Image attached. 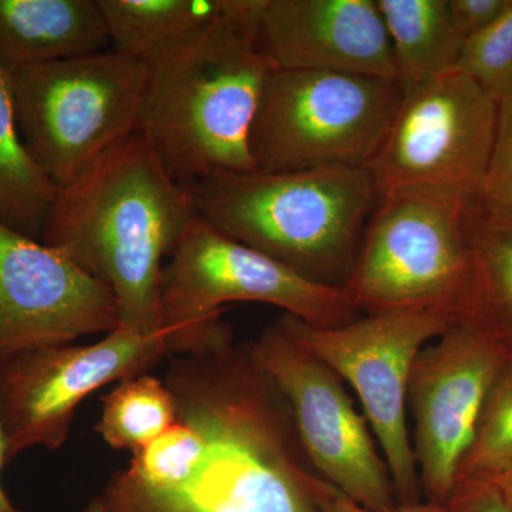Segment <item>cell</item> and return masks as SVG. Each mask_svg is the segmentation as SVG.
Segmentation results:
<instances>
[{"label": "cell", "instance_id": "8992f818", "mask_svg": "<svg viewBox=\"0 0 512 512\" xmlns=\"http://www.w3.org/2000/svg\"><path fill=\"white\" fill-rule=\"evenodd\" d=\"M478 198L437 190L379 195L342 289L357 313L441 309L460 316Z\"/></svg>", "mask_w": 512, "mask_h": 512}, {"label": "cell", "instance_id": "d6986e66", "mask_svg": "<svg viewBox=\"0 0 512 512\" xmlns=\"http://www.w3.org/2000/svg\"><path fill=\"white\" fill-rule=\"evenodd\" d=\"M471 276L457 322L487 330L512 350V221L473 205Z\"/></svg>", "mask_w": 512, "mask_h": 512}, {"label": "cell", "instance_id": "52a82bcc", "mask_svg": "<svg viewBox=\"0 0 512 512\" xmlns=\"http://www.w3.org/2000/svg\"><path fill=\"white\" fill-rule=\"evenodd\" d=\"M10 74L25 146L59 188L140 128L148 67L136 57L109 49Z\"/></svg>", "mask_w": 512, "mask_h": 512}, {"label": "cell", "instance_id": "7402d4cb", "mask_svg": "<svg viewBox=\"0 0 512 512\" xmlns=\"http://www.w3.org/2000/svg\"><path fill=\"white\" fill-rule=\"evenodd\" d=\"M512 467V350L495 377L458 481H490ZM456 483V484H457Z\"/></svg>", "mask_w": 512, "mask_h": 512}, {"label": "cell", "instance_id": "e0dca14e", "mask_svg": "<svg viewBox=\"0 0 512 512\" xmlns=\"http://www.w3.org/2000/svg\"><path fill=\"white\" fill-rule=\"evenodd\" d=\"M111 49L148 62L227 18L228 0H97Z\"/></svg>", "mask_w": 512, "mask_h": 512}, {"label": "cell", "instance_id": "9a60e30c", "mask_svg": "<svg viewBox=\"0 0 512 512\" xmlns=\"http://www.w3.org/2000/svg\"><path fill=\"white\" fill-rule=\"evenodd\" d=\"M259 46L275 69L397 82L377 0H266Z\"/></svg>", "mask_w": 512, "mask_h": 512}, {"label": "cell", "instance_id": "4dcf8cb0", "mask_svg": "<svg viewBox=\"0 0 512 512\" xmlns=\"http://www.w3.org/2000/svg\"><path fill=\"white\" fill-rule=\"evenodd\" d=\"M83 512H86V511H83Z\"/></svg>", "mask_w": 512, "mask_h": 512}, {"label": "cell", "instance_id": "277c9868", "mask_svg": "<svg viewBox=\"0 0 512 512\" xmlns=\"http://www.w3.org/2000/svg\"><path fill=\"white\" fill-rule=\"evenodd\" d=\"M198 215L296 272L339 286L379 201L366 167L217 173L191 185Z\"/></svg>", "mask_w": 512, "mask_h": 512}, {"label": "cell", "instance_id": "7a4b0ae2", "mask_svg": "<svg viewBox=\"0 0 512 512\" xmlns=\"http://www.w3.org/2000/svg\"><path fill=\"white\" fill-rule=\"evenodd\" d=\"M195 217L191 188L171 178L137 131L59 188L42 242L109 286L121 326L161 332L163 261Z\"/></svg>", "mask_w": 512, "mask_h": 512}, {"label": "cell", "instance_id": "3957f363", "mask_svg": "<svg viewBox=\"0 0 512 512\" xmlns=\"http://www.w3.org/2000/svg\"><path fill=\"white\" fill-rule=\"evenodd\" d=\"M140 131L174 181L252 173L251 133L275 66L245 25L241 0L227 18L148 60Z\"/></svg>", "mask_w": 512, "mask_h": 512}, {"label": "cell", "instance_id": "83f0119b", "mask_svg": "<svg viewBox=\"0 0 512 512\" xmlns=\"http://www.w3.org/2000/svg\"><path fill=\"white\" fill-rule=\"evenodd\" d=\"M323 512H375L365 510V508L359 507L348 498L343 497L339 491L333 488L332 493L329 494L328 500L323 505ZM386 512H451L448 510L446 505L431 504V503H419L413 505H404V507L394 508L392 511Z\"/></svg>", "mask_w": 512, "mask_h": 512}, {"label": "cell", "instance_id": "d4e9b609", "mask_svg": "<svg viewBox=\"0 0 512 512\" xmlns=\"http://www.w3.org/2000/svg\"><path fill=\"white\" fill-rule=\"evenodd\" d=\"M497 101L493 153L478 204L488 214L512 221V86Z\"/></svg>", "mask_w": 512, "mask_h": 512}, {"label": "cell", "instance_id": "4316f807", "mask_svg": "<svg viewBox=\"0 0 512 512\" xmlns=\"http://www.w3.org/2000/svg\"><path fill=\"white\" fill-rule=\"evenodd\" d=\"M446 507L451 512H511L493 485L485 481H458Z\"/></svg>", "mask_w": 512, "mask_h": 512}, {"label": "cell", "instance_id": "ba28073f", "mask_svg": "<svg viewBox=\"0 0 512 512\" xmlns=\"http://www.w3.org/2000/svg\"><path fill=\"white\" fill-rule=\"evenodd\" d=\"M402 99V86L393 80L275 69L252 127L255 171L367 168Z\"/></svg>", "mask_w": 512, "mask_h": 512}, {"label": "cell", "instance_id": "f546056e", "mask_svg": "<svg viewBox=\"0 0 512 512\" xmlns=\"http://www.w3.org/2000/svg\"><path fill=\"white\" fill-rule=\"evenodd\" d=\"M485 483L493 485L501 500L507 505L508 510L512 512V467L505 470L500 476L494 477L493 480L485 481Z\"/></svg>", "mask_w": 512, "mask_h": 512}, {"label": "cell", "instance_id": "30bf717a", "mask_svg": "<svg viewBox=\"0 0 512 512\" xmlns=\"http://www.w3.org/2000/svg\"><path fill=\"white\" fill-rule=\"evenodd\" d=\"M498 101L463 70L410 89L367 170L379 195L437 190L480 197L493 153Z\"/></svg>", "mask_w": 512, "mask_h": 512}, {"label": "cell", "instance_id": "5bb4252c", "mask_svg": "<svg viewBox=\"0 0 512 512\" xmlns=\"http://www.w3.org/2000/svg\"><path fill=\"white\" fill-rule=\"evenodd\" d=\"M113 291L60 251L0 224V365L119 328Z\"/></svg>", "mask_w": 512, "mask_h": 512}, {"label": "cell", "instance_id": "6da1fadb", "mask_svg": "<svg viewBox=\"0 0 512 512\" xmlns=\"http://www.w3.org/2000/svg\"><path fill=\"white\" fill-rule=\"evenodd\" d=\"M165 383L178 416L207 437L184 483L148 490L120 471L86 512H323L332 485L299 466L289 443L288 404L251 352L222 348L171 357Z\"/></svg>", "mask_w": 512, "mask_h": 512}, {"label": "cell", "instance_id": "7c38bea8", "mask_svg": "<svg viewBox=\"0 0 512 512\" xmlns=\"http://www.w3.org/2000/svg\"><path fill=\"white\" fill-rule=\"evenodd\" d=\"M256 363L284 397L306 454L336 491L375 512L397 508L386 461L339 376L276 320L251 343Z\"/></svg>", "mask_w": 512, "mask_h": 512}, {"label": "cell", "instance_id": "ac0fdd59", "mask_svg": "<svg viewBox=\"0 0 512 512\" xmlns=\"http://www.w3.org/2000/svg\"><path fill=\"white\" fill-rule=\"evenodd\" d=\"M377 6L403 90L457 66L464 40L454 28L448 0H377Z\"/></svg>", "mask_w": 512, "mask_h": 512}, {"label": "cell", "instance_id": "44dd1931", "mask_svg": "<svg viewBox=\"0 0 512 512\" xmlns=\"http://www.w3.org/2000/svg\"><path fill=\"white\" fill-rule=\"evenodd\" d=\"M100 402L103 407L94 430L107 446L131 454L180 420L167 383L150 373L120 380Z\"/></svg>", "mask_w": 512, "mask_h": 512}, {"label": "cell", "instance_id": "603a6c76", "mask_svg": "<svg viewBox=\"0 0 512 512\" xmlns=\"http://www.w3.org/2000/svg\"><path fill=\"white\" fill-rule=\"evenodd\" d=\"M207 437L194 421L181 417L174 426L131 454L121 476L148 490H168L184 483L200 466Z\"/></svg>", "mask_w": 512, "mask_h": 512}, {"label": "cell", "instance_id": "5b68a950", "mask_svg": "<svg viewBox=\"0 0 512 512\" xmlns=\"http://www.w3.org/2000/svg\"><path fill=\"white\" fill-rule=\"evenodd\" d=\"M234 302L278 306L285 315L320 329L359 318L339 286L306 278L198 215L161 274L158 319L168 356L197 355L231 343L221 313Z\"/></svg>", "mask_w": 512, "mask_h": 512}, {"label": "cell", "instance_id": "484cf974", "mask_svg": "<svg viewBox=\"0 0 512 512\" xmlns=\"http://www.w3.org/2000/svg\"><path fill=\"white\" fill-rule=\"evenodd\" d=\"M507 3L508 0H448V8L454 28L466 43L497 19Z\"/></svg>", "mask_w": 512, "mask_h": 512}, {"label": "cell", "instance_id": "cb8c5ba5", "mask_svg": "<svg viewBox=\"0 0 512 512\" xmlns=\"http://www.w3.org/2000/svg\"><path fill=\"white\" fill-rule=\"evenodd\" d=\"M457 69L470 74L498 100L512 86V0L487 28L461 49Z\"/></svg>", "mask_w": 512, "mask_h": 512}, {"label": "cell", "instance_id": "2e32d148", "mask_svg": "<svg viewBox=\"0 0 512 512\" xmlns=\"http://www.w3.org/2000/svg\"><path fill=\"white\" fill-rule=\"evenodd\" d=\"M109 49L97 0H0V66L8 72Z\"/></svg>", "mask_w": 512, "mask_h": 512}, {"label": "cell", "instance_id": "ffe728a7", "mask_svg": "<svg viewBox=\"0 0 512 512\" xmlns=\"http://www.w3.org/2000/svg\"><path fill=\"white\" fill-rule=\"evenodd\" d=\"M59 187L36 164L20 134L12 74L0 66V224L42 241Z\"/></svg>", "mask_w": 512, "mask_h": 512}, {"label": "cell", "instance_id": "9c48e42d", "mask_svg": "<svg viewBox=\"0 0 512 512\" xmlns=\"http://www.w3.org/2000/svg\"><path fill=\"white\" fill-rule=\"evenodd\" d=\"M279 320L299 345L355 389L382 448L397 507L421 503L407 426L410 373L420 350L456 318L441 309H412L366 315L332 329L313 328L289 315Z\"/></svg>", "mask_w": 512, "mask_h": 512}, {"label": "cell", "instance_id": "f1b7e54d", "mask_svg": "<svg viewBox=\"0 0 512 512\" xmlns=\"http://www.w3.org/2000/svg\"><path fill=\"white\" fill-rule=\"evenodd\" d=\"M9 466L8 461V444H6L5 434H3L2 426H0V476L2 470ZM0 512H22L15 504L10 501L9 495L3 488L2 480H0Z\"/></svg>", "mask_w": 512, "mask_h": 512}, {"label": "cell", "instance_id": "8fae6325", "mask_svg": "<svg viewBox=\"0 0 512 512\" xmlns=\"http://www.w3.org/2000/svg\"><path fill=\"white\" fill-rule=\"evenodd\" d=\"M167 356L163 332L119 325L90 345L49 346L6 360L0 365V426L9 464L30 448L59 450L90 394L148 373Z\"/></svg>", "mask_w": 512, "mask_h": 512}, {"label": "cell", "instance_id": "4fadbf2b", "mask_svg": "<svg viewBox=\"0 0 512 512\" xmlns=\"http://www.w3.org/2000/svg\"><path fill=\"white\" fill-rule=\"evenodd\" d=\"M510 352L487 330L454 322L414 360L407 406L412 409L413 453L427 503L447 504L485 400Z\"/></svg>", "mask_w": 512, "mask_h": 512}]
</instances>
